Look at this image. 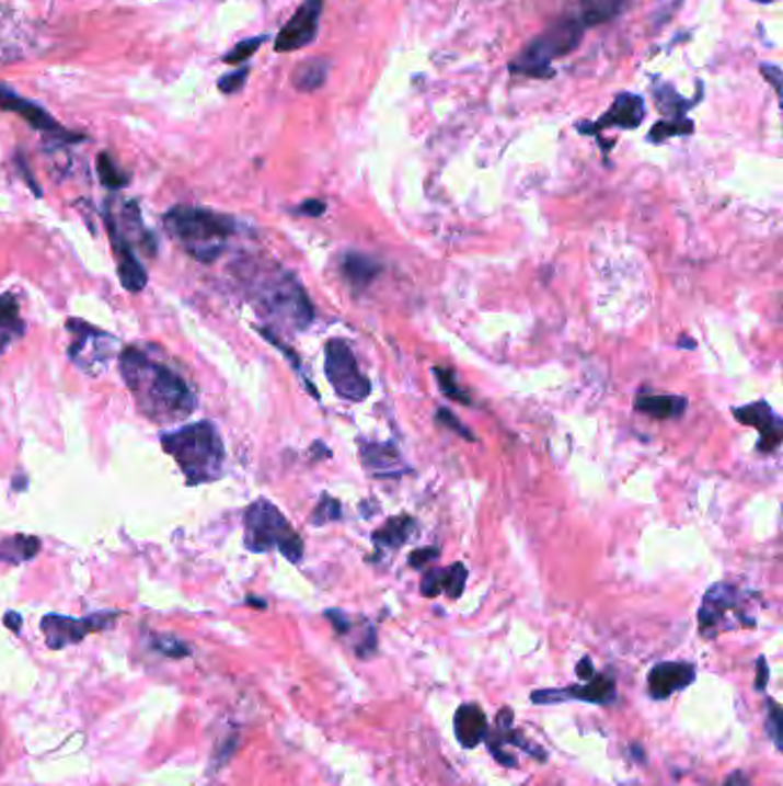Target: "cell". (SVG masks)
<instances>
[{"label":"cell","mask_w":783,"mask_h":786,"mask_svg":"<svg viewBox=\"0 0 783 786\" xmlns=\"http://www.w3.org/2000/svg\"><path fill=\"white\" fill-rule=\"evenodd\" d=\"M117 366L138 412L152 423H177L196 412L198 394L194 385L169 364L157 362L146 350L136 345L125 348L117 354Z\"/></svg>","instance_id":"1"},{"label":"cell","mask_w":783,"mask_h":786,"mask_svg":"<svg viewBox=\"0 0 783 786\" xmlns=\"http://www.w3.org/2000/svg\"><path fill=\"white\" fill-rule=\"evenodd\" d=\"M249 299L257 314L285 329L301 331L313 322V306L295 274L276 265H253L246 274Z\"/></svg>","instance_id":"2"},{"label":"cell","mask_w":783,"mask_h":786,"mask_svg":"<svg viewBox=\"0 0 783 786\" xmlns=\"http://www.w3.org/2000/svg\"><path fill=\"white\" fill-rule=\"evenodd\" d=\"M161 446L182 469L188 486L214 483L223 476L226 448L217 425L198 421L161 435Z\"/></svg>","instance_id":"3"},{"label":"cell","mask_w":783,"mask_h":786,"mask_svg":"<svg viewBox=\"0 0 783 786\" xmlns=\"http://www.w3.org/2000/svg\"><path fill=\"white\" fill-rule=\"evenodd\" d=\"M163 224L173 240L203 265L217 262L223 255L230 237L240 230L228 214L198 205H175L163 217Z\"/></svg>","instance_id":"4"},{"label":"cell","mask_w":783,"mask_h":786,"mask_svg":"<svg viewBox=\"0 0 783 786\" xmlns=\"http://www.w3.org/2000/svg\"><path fill=\"white\" fill-rule=\"evenodd\" d=\"M244 545L249 553L265 555L278 550L285 559L299 563L303 557V540L290 527L269 499H255L244 513Z\"/></svg>","instance_id":"5"},{"label":"cell","mask_w":783,"mask_h":786,"mask_svg":"<svg viewBox=\"0 0 783 786\" xmlns=\"http://www.w3.org/2000/svg\"><path fill=\"white\" fill-rule=\"evenodd\" d=\"M756 618L749 612V595L728 582L712 584L699 610V633L715 639L735 628H753Z\"/></svg>","instance_id":"6"},{"label":"cell","mask_w":783,"mask_h":786,"mask_svg":"<svg viewBox=\"0 0 783 786\" xmlns=\"http://www.w3.org/2000/svg\"><path fill=\"white\" fill-rule=\"evenodd\" d=\"M582 39V23L579 21H559L548 33L536 37L525 52L519 54L517 60L510 62L513 75H525L544 79L552 77V60L567 56L577 49Z\"/></svg>","instance_id":"7"},{"label":"cell","mask_w":783,"mask_h":786,"mask_svg":"<svg viewBox=\"0 0 783 786\" xmlns=\"http://www.w3.org/2000/svg\"><path fill=\"white\" fill-rule=\"evenodd\" d=\"M67 331L71 333V343H69L67 354H69L71 364L81 368L83 373L97 375L106 368V364L113 360V356H117L115 337L102 331L100 327H92L79 318H69Z\"/></svg>","instance_id":"8"},{"label":"cell","mask_w":783,"mask_h":786,"mask_svg":"<svg viewBox=\"0 0 783 786\" xmlns=\"http://www.w3.org/2000/svg\"><path fill=\"white\" fill-rule=\"evenodd\" d=\"M324 352H326L324 373H326L329 385L334 387V391L349 402L366 400L372 391V385H370V379L359 371V364H356V356H354L352 348L343 339H331L326 343Z\"/></svg>","instance_id":"9"},{"label":"cell","mask_w":783,"mask_h":786,"mask_svg":"<svg viewBox=\"0 0 783 786\" xmlns=\"http://www.w3.org/2000/svg\"><path fill=\"white\" fill-rule=\"evenodd\" d=\"M120 612H97L83 618L62 616V614H46L42 618V633L49 649H65L71 645H79L90 633L106 630L113 626Z\"/></svg>","instance_id":"10"},{"label":"cell","mask_w":783,"mask_h":786,"mask_svg":"<svg viewBox=\"0 0 783 786\" xmlns=\"http://www.w3.org/2000/svg\"><path fill=\"white\" fill-rule=\"evenodd\" d=\"M483 743H487V750L492 752V756L496 759V764H502L506 768H515L517 766V759L506 752V748H519L529 752L531 756H536L538 761H544L548 759V752H544L542 748L533 745L529 738L521 736V731H517L513 727V710L510 708H502L498 710V716L494 720V729L487 727V733L483 738Z\"/></svg>","instance_id":"11"},{"label":"cell","mask_w":783,"mask_h":786,"mask_svg":"<svg viewBox=\"0 0 783 786\" xmlns=\"http://www.w3.org/2000/svg\"><path fill=\"white\" fill-rule=\"evenodd\" d=\"M0 111L5 113H14L19 117H23L33 129L37 132H44L49 134L62 143H79V140H85V136L81 134H74V132H67L56 117L46 111L44 106H39L37 102H31L26 98H21L19 92H14L8 83H0Z\"/></svg>","instance_id":"12"},{"label":"cell","mask_w":783,"mask_h":786,"mask_svg":"<svg viewBox=\"0 0 783 786\" xmlns=\"http://www.w3.org/2000/svg\"><path fill=\"white\" fill-rule=\"evenodd\" d=\"M322 8L324 0H303L295 16L278 31L274 49L278 54H290L303 49L308 44H313L320 29Z\"/></svg>","instance_id":"13"},{"label":"cell","mask_w":783,"mask_h":786,"mask_svg":"<svg viewBox=\"0 0 783 786\" xmlns=\"http://www.w3.org/2000/svg\"><path fill=\"white\" fill-rule=\"evenodd\" d=\"M615 699V683L609 676H592L586 685L536 690L531 695L533 704H561V702H584V704H611Z\"/></svg>","instance_id":"14"},{"label":"cell","mask_w":783,"mask_h":786,"mask_svg":"<svg viewBox=\"0 0 783 786\" xmlns=\"http://www.w3.org/2000/svg\"><path fill=\"white\" fill-rule=\"evenodd\" d=\"M104 224L108 228V237H111V247H113V255L117 262V276H120L123 288L129 293H140L146 288L148 283V272L146 267L140 265V260L136 255V247L127 240V237L115 228V224L111 221L108 214H104Z\"/></svg>","instance_id":"15"},{"label":"cell","mask_w":783,"mask_h":786,"mask_svg":"<svg viewBox=\"0 0 783 786\" xmlns=\"http://www.w3.org/2000/svg\"><path fill=\"white\" fill-rule=\"evenodd\" d=\"M733 414L742 425H751L761 433V440H758V451H761V454H774L783 440V421L765 400L745 405V408H735Z\"/></svg>","instance_id":"16"},{"label":"cell","mask_w":783,"mask_h":786,"mask_svg":"<svg viewBox=\"0 0 783 786\" xmlns=\"http://www.w3.org/2000/svg\"><path fill=\"white\" fill-rule=\"evenodd\" d=\"M696 681V667L692 662H659L648 672V693L653 699L664 702Z\"/></svg>","instance_id":"17"},{"label":"cell","mask_w":783,"mask_h":786,"mask_svg":"<svg viewBox=\"0 0 783 786\" xmlns=\"http://www.w3.org/2000/svg\"><path fill=\"white\" fill-rule=\"evenodd\" d=\"M644 117H646V104H644V100H641L638 94L623 92V94H619V98H615V102H613L611 109L600 117V121L579 125V132H584V134H598V132L609 129V127L634 129V127H638L641 123H644Z\"/></svg>","instance_id":"18"},{"label":"cell","mask_w":783,"mask_h":786,"mask_svg":"<svg viewBox=\"0 0 783 786\" xmlns=\"http://www.w3.org/2000/svg\"><path fill=\"white\" fill-rule=\"evenodd\" d=\"M467 568L464 563H453L448 568H435L427 570L425 578L421 580V593L425 599H435L439 593H446L448 599L458 601L460 595L464 593V584H467Z\"/></svg>","instance_id":"19"},{"label":"cell","mask_w":783,"mask_h":786,"mask_svg":"<svg viewBox=\"0 0 783 786\" xmlns=\"http://www.w3.org/2000/svg\"><path fill=\"white\" fill-rule=\"evenodd\" d=\"M487 716L483 713L481 706L476 704H462L456 716H453V729H456V738L458 743L464 750H473L483 743V738L487 733Z\"/></svg>","instance_id":"20"},{"label":"cell","mask_w":783,"mask_h":786,"mask_svg":"<svg viewBox=\"0 0 783 786\" xmlns=\"http://www.w3.org/2000/svg\"><path fill=\"white\" fill-rule=\"evenodd\" d=\"M361 451L359 456L364 460V465L375 471L377 476H384V479H389V476H398L400 471H405L402 467H405V463H402L400 458V451L395 448L393 442H359Z\"/></svg>","instance_id":"21"},{"label":"cell","mask_w":783,"mask_h":786,"mask_svg":"<svg viewBox=\"0 0 783 786\" xmlns=\"http://www.w3.org/2000/svg\"><path fill=\"white\" fill-rule=\"evenodd\" d=\"M634 410L638 414H646L659 421L678 419L687 410V398L671 396V394H650V396H638L634 400Z\"/></svg>","instance_id":"22"},{"label":"cell","mask_w":783,"mask_h":786,"mask_svg":"<svg viewBox=\"0 0 783 786\" xmlns=\"http://www.w3.org/2000/svg\"><path fill=\"white\" fill-rule=\"evenodd\" d=\"M26 333V322L19 314V301L12 293L0 295V354H3L14 341Z\"/></svg>","instance_id":"23"},{"label":"cell","mask_w":783,"mask_h":786,"mask_svg":"<svg viewBox=\"0 0 783 786\" xmlns=\"http://www.w3.org/2000/svg\"><path fill=\"white\" fill-rule=\"evenodd\" d=\"M414 532H416V522L412 517H407V515L391 517L384 527H379L372 534V540L379 550H398V547H402L410 540V536Z\"/></svg>","instance_id":"24"},{"label":"cell","mask_w":783,"mask_h":786,"mask_svg":"<svg viewBox=\"0 0 783 786\" xmlns=\"http://www.w3.org/2000/svg\"><path fill=\"white\" fill-rule=\"evenodd\" d=\"M582 3V26H600V23L621 16L630 0H579Z\"/></svg>","instance_id":"25"},{"label":"cell","mask_w":783,"mask_h":786,"mask_svg":"<svg viewBox=\"0 0 783 786\" xmlns=\"http://www.w3.org/2000/svg\"><path fill=\"white\" fill-rule=\"evenodd\" d=\"M345 278L352 283V285H370L377 274L382 272V265H379V260L370 258V255H364V253H347L343 258V265H341Z\"/></svg>","instance_id":"26"},{"label":"cell","mask_w":783,"mask_h":786,"mask_svg":"<svg viewBox=\"0 0 783 786\" xmlns=\"http://www.w3.org/2000/svg\"><path fill=\"white\" fill-rule=\"evenodd\" d=\"M42 540L37 536H10L0 540V563H23L35 559L39 553Z\"/></svg>","instance_id":"27"},{"label":"cell","mask_w":783,"mask_h":786,"mask_svg":"<svg viewBox=\"0 0 783 786\" xmlns=\"http://www.w3.org/2000/svg\"><path fill=\"white\" fill-rule=\"evenodd\" d=\"M329 60L324 58H313V60H306L297 67L295 77H292V83L297 90L301 92H313L318 88H322L326 83V77H329Z\"/></svg>","instance_id":"28"},{"label":"cell","mask_w":783,"mask_h":786,"mask_svg":"<svg viewBox=\"0 0 783 786\" xmlns=\"http://www.w3.org/2000/svg\"><path fill=\"white\" fill-rule=\"evenodd\" d=\"M97 173H100L102 184L113 189V192H117V189H125L129 184V175L125 171H120V166L113 161V157L108 152H102L97 157Z\"/></svg>","instance_id":"29"},{"label":"cell","mask_w":783,"mask_h":786,"mask_svg":"<svg viewBox=\"0 0 783 786\" xmlns=\"http://www.w3.org/2000/svg\"><path fill=\"white\" fill-rule=\"evenodd\" d=\"M692 132H694V123L684 121V117H676V121H664V123L655 125V127L650 129V134H648V140L661 143V140H667V138H671V136H687V134H692Z\"/></svg>","instance_id":"30"},{"label":"cell","mask_w":783,"mask_h":786,"mask_svg":"<svg viewBox=\"0 0 783 786\" xmlns=\"http://www.w3.org/2000/svg\"><path fill=\"white\" fill-rule=\"evenodd\" d=\"M341 517H343V509H341L338 499H334L331 494H322L320 504L311 513V524H313V527H322V524L338 522Z\"/></svg>","instance_id":"31"},{"label":"cell","mask_w":783,"mask_h":786,"mask_svg":"<svg viewBox=\"0 0 783 786\" xmlns=\"http://www.w3.org/2000/svg\"><path fill=\"white\" fill-rule=\"evenodd\" d=\"M263 44H265V35L251 37V39H242L240 44L232 46V49L228 52V56L223 58V62H228V65H242V62H246Z\"/></svg>","instance_id":"32"},{"label":"cell","mask_w":783,"mask_h":786,"mask_svg":"<svg viewBox=\"0 0 783 786\" xmlns=\"http://www.w3.org/2000/svg\"><path fill=\"white\" fill-rule=\"evenodd\" d=\"M433 373H435V377H437L439 389H441L448 398H453V400L464 402V405H469V402H471V398H469V396H464V391L458 387V377H456V373H453V371L435 368Z\"/></svg>","instance_id":"33"},{"label":"cell","mask_w":783,"mask_h":786,"mask_svg":"<svg viewBox=\"0 0 783 786\" xmlns=\"http://www.w3.org/2000/svg\"><path fill=\"white\" fill-rule=\"evenodd\" d=\"M154 649L169 658H186L192 656V647L177 637H154Z\"/></svg>","instance_id":"34"},{"label":"cell","mask_w":783,"mask_h":786,"mask_svg":"<svg viewBox=\"0 0 783 786\" xmlns=\"http://www.w3.org/2000/svg\"><path fill=\"white\" fill-rule=\"evenodd\" d=\"M249 65H242L237 71H232V75H226L219 79V90L223 94H234L240 92L244 86H246V79H249Z\"/></svg>","instance_id":"35"},{"label":"cell","mask_w":783,"mask_h":786,"mask_svg":"<svg viewBox=\"0 0 783 786\" xmlns=\"http://www.w3.org/2000/svg\"><path fill=\"white\" fill-rule=\"evenodd\" d=\"M682 0H657L655 3V10H653V21H655V29H661L664 23H669L671 16L680 10Z\"/></svg>","instance_id":"36"},{"label":"cell","mask_w":783,"mask_h":786,"mask_svg":"<svg viewBox=\"0 0 783 786\" xmlns=\"http://www.w3.org/2000/svg\"><path fill=\"white\" fill-rule=\"evenodd\" d=\"M768 708H770V716H768L765 727H768V733L772 736L774 748L781 750V748H783V745H781V733H783V727H781V720H783L781 708H779V704L772 702V699H768Z\"/></svg>","instance_id":"37"},{"label":"cell","mask_w":783,"mask_h":786,"mask_svg":"<svg viewBox=\"0 0 783 786\" xmlns=\"http://www.w3.org/2000/svg\"><path fill=\"white\" fill-rule=\"evenodd\" d=\"M437 423H441V425H446V428H450V431H456L458 435H462L464 440H473V435L469 433V428L453 414V412H450V410H446V408H441L439 412H437Z\"/></svg>","instance_id":"38"},{"label":"cell","mask_w":783,"mask_h":786,"mask_svg":"<svg viewBox=\"0 0 783 786\" xmlns=\"http://www.w3.org/2000/svg\"><path fill=\"white\" fill-rule=\"evenodd\" d=\"M324 616L329 618L331 624H334V628H336V633H338V635H347V633L352 630L349 616H347V614H343L341 610H326V612H324Z\"/></svg>","instance_id":"39"},{"label":"cell","mask_w":783,"mask_h":786,"mask_svg":"<svg viewBox=\"0 0 783 786\" xmlns=\"http://www.w3.org/2000/svg\"><path fill=\"white\" fill-rule=\"evenodd\" d=\"M439 555H441L439 547H423V550H416V553L410 555V566L412 568H423L427 561L437 559Z\"/></svg>","instance_id":"40"},{"label":"cell","mask_w":783,"mask_h":786,"mask_svg":"<svg viewBox=\"0 0 783 786\" xmlns=\"http://www.w3.org/2000/svg\"><path fill=\"white\" fill-rule=\"evenodd\" d=\"M768 676H770V670H768V660L761 656L756 660V690L758 693H763V690L768 687Z\"/></svg>","instance_id":"41"},{"label":"cell","mask_w":783,"mask_h":786,"mask_svg":"<svg viewBox=\"0 0 783 786\" xmlns=\"http://www.w3.org/2000/svg\"><path fill=\"white\" fill-rule=\"evenodd\" d=\"M326 205L322 201H306L299 205V214H306V217H320V214H324Z\"/></svg>","instance_id":"42"},{"label":"cell","mask_w":783,"mask_h":786,"mask_svg":"<svg viewBox=\"0 0 783 786\" xmlns=\"http://www.w3.org/2000/svg\"><path fill=\"white\" fill-rule=\"evenodd\" d=\"M16 161H19V171L23 173V178H26V182H28V186L33 189V194L35 196H42V189L35 184V180H33V175H31V171H28V163H26V157H16Z\"/></svg>","instance_id":"43"},{"label":"cell","mask_w":783,"mask_h":786,"mask_svg":"<svg viewBox=\"0 0 783 786\" xmlns=\"http://www.w3.org/2000/svg\"><path fill=\"white\" fill-rule=\"evenodd\" d=\"M577 676H579V679H584V681H588V679L596 676V670H592V662H590V658H582V660H579V664H577Z\"/></svg>","instance_id":"44"},{"label":"cell","mask_w":783,"mask_h":786,"mask_svg":"<svg viewBox=\"0 0 783 786\" xmlns=\"http://www.w3.org/2000/svg\"><path fill=\"white\" fill-rule=\"evenodd\" d=\"M722 786H751V782L742 771H735L733 775L726 777V782Z\"/></svg>","instance_id":"45"},{"label":"cell","mask_w":783,"mask_h":786,"mask_svg":"<svg viewBox=\"0 0 783 786\" xmlns=\"http://www.w3.org/2000/svg\"><path fill=\"white\" fill-rule=\"evenodd\" d=\"M761 69H763V77L772 79V86H774V90L779 92V90H781V83H779L781 71H779V67H776V65H761Z\"/></svg>","instance_id":"46"},{"label":"cell","mask_w":783,"mask_h":786,"mask_svg":"<svg viewBox=\"0 0 783 786\" xmlns=\"http://www.w3.org/2000/svg\"><path fill=\"white\" fill-rule=\"evenodd\" d=\"M21 624H23L21 614H16V612H8V614H5V626H8L10 630L19 633V630H21Z\"/></svg>","instance_id":"47"},{"label":"cell","mask_w":783,"mask_h":786,"mask_svg":"<svg viewBox=\"0 0 783 786\" xmlns=\"http://www.w3.org/2000/svg\"><path fill=\"white\" fill-rule=\"evenodd\" d=\"M246 603H249V605H253V607H260V610H265V607H267V605H265V601H257V599H249Z\"/></svg>","instance_id":"48"},{"label":"cell","mask_w":783,"mask_h":786,"mask_svg":"<svg viewBox=\"0 0 783 786\" xmlns=\"http://www.w3.org/2000/svg\"><path fill=\"white\" fill-rule=\"evenodd\" d=\"M678 348H696L694 341H678Z\"/></svg>","instance_id":"49"},{"label":"cell","mask_w":783,"mask_h":786,"mask_svg":"<svg viewBox=\"0 0 783 786\" xmlns=\"http://www.w3.org/2000/svg\"><path fill=\"white\" fill-rule=\"evenodd\" d=\"M756 3H774V0H756Z\"/></svg>","instance_id":"50"}]
</instances>
